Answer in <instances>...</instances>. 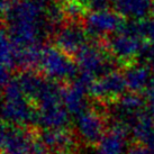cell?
<instances>
[{
	"instance_id": "cell-1",
	"label": "cell",
	"mask_w": 154,
	"mask_h": 154,
	"mask_svg": "<svg viewBox=\"0 0 154 154\" xmlns=\"http://www.w3.org/2000/svg\"><path fill=\"white\" fill-rule=\"evenodd\" d=\"M53 0H2L6 33L17 46L39 45L51 34L46 10Z\"/></svg>"
},
{
	"instance_id": "cell-2",
	"label": "cell",
	"mask_w": 154,
	"mask_h": 154,
	"mask_svg": "<svg viewBox=\"0 0 154 154\" xmlns=\"http://www.w3.org/2000/svg\"><path fill=\"white\" fill-rule=\"evenodd\" d=\"M2 119L7 124L25 127L37 125V107L24 94L17 79L11 78L4 86Z\"/></svg>"
},
{
	"instance_id": "cell-3",
	"label": "cell",
	"mask_w": 154,
	"mask_h": 154,
	"mask_svg": "<svg viewBox=\"0 0 154 154\" xmlns=\"http://www.w3.org/2000/svg\"><path fill=\"white\" fill-rule=\"evenodd\" d=\"M1 150L2 154H46L48 151L27 127L11 124L1 129Z\"/></svg>"
},
{
	"instance_id": "cell-4",
	"label": "cell",
	"mask_w": 154,
	"mask_h": 154,
	"mask_svg": "<svg viewBox=\"0 0 154 154\" xmlns=\"http://www.w3.org/2000/svg\"><path fill=\"white\" fill-rule=\"evenodd\" d=\"M38 68L47 79L56 82L75 80L79 71L78 65L73 62L70 55L57 46H46L42 48Z\"/></svg>"
},
{
	"instance_id": "cell-5",
	"label": "cell",
	"mask_w": 154,
	"mask_h": 154,
	"mask_svg": "<svg viewBox=\"0 0 154 154\" xmlns=\"http://www.w3.org/2000/svg\"><path fill=\"white\" fill-rule=\"evenodd\" d=\"M77 65L82 74L92 78L94 80L114 71L115 61L110 52L97 44H88L75 54Z\"/></svg>"
},
{
	"instance_id": "cell-6",
	"label": "cell",
	"mask_w": 154,
	"mask_h": 154,
	"mask_svg": "<svg viewBox=\"0 0 154 154\" xmlns=\"http://www.w3.org/2000/svg\"><path fill=\"white\" fill-rule=\"evenodd\" d=\"M143 41L144 39L141 36L129 32L123 26L122 29L112 34L108 39L107 48L114 59L120 63L127 64L136 57H140L142 50L145 46Z\"/></svg>"
},
{
	"instance_id": "cell-7",
	"label": "cell",
	"mask_w": 154,
	"mask_h": 154,
	"mask_svg": "<svg viewBox=\"0 0 154 154\" xmlns=\"http://www.w3.org/2000/svg\"><path fill=\"white\" fill-rule=\"evenodd\" d=\"M124 24L123 16L108 9L90 11L83 20L87 34L92 38L108 37L122 29Z\"/></svg>"
},
{
	"instance_id": "cell-8",
	"label": "cell",
	"mask_w": 154,
	"mask_h": 154,
	"mask_svg": "<svg viewBox=\"0 0 154 154\" xmlns=\"http://www.w3.org/2000/svg\"><path fill=\"white\" fill-rule=\"evenodd\" d=\"M74 126L78 137L87 145L98 144L106 134V119L98 109H86L75 116Z\"/></svg>"
},
{
	"instance_id": "cell-9",
	"label": "cell",
	"mask_w": 154,
	"mask_h": 154,
	"mask_svg": "<svg viewBox=\"0 0 154 154\" xmlns=\"http://www.w3.org/2000/svg\"><path fill=\"white\" fill-rule=\"evenodd\" d=\"M109 111L114 123L124 125L129 129L134 120L145 111V101L137 92L131 91L112 101Z\"/></svg>"
},
{
	"instance_id": "cell-10",
	"label": "cell",
	"mask_w": 154,
	"mask_h": 154,
	"mask_svg": "<svg viewBox=\"0 0 154 154\" xmlns=\"http://www.w3.org/2000/svg\"><path fill=\"white\" fill-rule=\"evenodd\" d=\"M87 34L85 26L78 20H72L61 26L55 32V45L69 55H75L87 44Z\"/></svg>"
},
{
	"instance_id": "cell-11",
	"label": "cell",
	"mask_w": 154,
	"mask_h": 154,
	"mask_svg": "<svg viewBox=\"0 0 154 154\" xmlns=\"http://www.w3.org/2000/svg\"><path fill=\"white\" fill-rule=\"evenodd\" d=\"M126 88L124 74L110 71L94 80L90 88V94L100 101H115L125 94Z\"/></svg>"
},
{
	"instance_id": "cell-12",
	"label": "cell",
	"mask_w": 154,
	"mask_h": 154,
	"mask_svg": "<svg viewBox=\"0 0 154 154\" xmlns=\"http://www.w3.org/2000/svg\"><path fill=\"white\" fill-rule=\"evenodd\" d=\"M37 125L46 128H66L70 123V112L65 108L63 99H55L36 105Z\"/></svg>"
},
{
	"instance_id": "cell-13",
	"label": "cell",
	"mask_w": 154,
	"mask_h": 154,
	"mask_svg": "<svg viewBox=\"0 0 154 154\" xmlns=\"http://www.w3.org/2000/svg\"><path fill=\"white\" fill-rule=\"evenodd\" d=\"M128 132L126 126L114 123L110 131L98 143L96 154H126Z\"/></svg>"
},
{
	"instance_id": "cell-14",
	"label": "cell",
	"mask_w": 154,
	"mask_h": 154,
	"mask_svg": "<svg viewBox=\"0 0 154 154\" xmlns=\"http://www.w3.org/2000/svg\"><path fill=\"white\" fill-rule=\"evenodd\" d=\"M41 141L48 151L66 153L77 146V140L66 128H46L41 134Z\"/></svg>"
},
{
	"instance_id": "cell-15",
	"label": "cell",
	"mask_w": 154,
	"mask_h": 154,
	"mask_svg": "<svg viewBox=\"0 0 154 154\" xmlns=\"http://www.w3.org/2000/svg\"><path fill=\"white\" fill-rule=\"evenodd\" d=\"M88 94H89V88L80 81H78L77 79L73 82L72 86L63 89L62 99L70 115L78 116L82 111L88 109V101H87Z\"/></svg>"
},
{
	"instance_id": "cell-16",
	"label": "cell",
	"mask_w": 154,
	"mask_h": 154,
	"mask_svg": "<svg viewBox=\"0 0 154 154\" xmlns=\"http://www.w3.org/2000/svg\"><path fill=\"white\" fill-rule=\"evenodd\" d=\"M112 5L120 16L131 20L147 18L154 8L153 0H112Z\"/></svg>"
},
{
	"instance_id": "cell-17",
	"label": "cell",
	"mask_w": 154,
	"mask_h": 154,
	"mask_svg": "<svg viewBox=\"0 0 154 154\" xmlns=\"http://www.w3.org/2000/svg\"><path fill=\"white\" fill-rule=\"evenodd\" d=\"M151 72V69L144 63L129 64L124 71L127 89L137 94L143 90H147L153 80Z\"/></svg>"
},
{
	"instance_id": "cell-18",
	"label": "cell",
	"mask_w": 154,
	"mask_h": 154,
	"mask_svg": "<svg viewBox=\"0 0 154 154\" xmlns=\"http://www.w3.org/2000/svg\"><path fill=\"white\" fill-rule=\"evenodd\" d=\"M129 132L136 142H141L149 147L151 153L154 154V122L147 110L143 111L141 115L134 120L129 127Z\"/></svg>"
},
{
	"instance_id": "cell-19",
	"label": "cell",
	"mask_w": 154,
	"mask_h": 154,
	"mask_svg": "<svg viewBox=\"0 0 154 154\" xmlns=\"http://www.w3.org/2000/svg\"><path fill=\"white\" fill-rule=\"evenodd\" d=\"M19 85L22 87L24 94L32 100L36 101L41 90L43 89L44 85L46 82V79L39 75L37 73L33 72L32 70H26L17 78Z\"/></svg>"
},
{
	"instance_id": "cell-20",
	"label": "cell",
	"mask_w": 154,
	"mask_h": 154,
	"mask_svg": "<svg viewBox=\"0 0 154 154\" xmlns=\"http://www.w3.org/2000/svg\"><path fill=\"white\" fill-rule=\"evenodd\" d=\"M1 68L8 70L16 69V44L9 38L6 30H2L1 34Z\"/></svg>"
},
{
	"instance_id": "cell-21",
	"label": "cell",
	"mask_w": 154,
	"mask_h": 154,
	"mask_svg": "<svg viewBox=\"0 0 154 154\" xmlns=\"http://www.w3.org/2000/svg\"><path fill=\"white\" fill-rule=\"evenodd\" d=\"M64 13L65 16H68L72 20H78L81 17L83 10H86L78 0H69L68 2L64 4Z\"/></svg>"
},
{
	"instance_id": "cell-22",
	"label": "cell",
	"mask_w": 154,
	"mask_h": 154,
	"mask_svg": "<svg viewBox=\"0 0 154 154\" xmlns=\"http://www.w3.org/2000/svg\"><path fill=\"white\" fill-rule=\"evenodd\" d=\"M80 4L85 7L86 10H103L108 9L109 5L112 2V0H78Z\"/></svg>"
},
{
	"instance_id": "cell-23",
	"label": "cell",
	"mask_w": 154,
	"mask_h": 154,
	"mask_svg": "<svg viewBox=\"0 0 154 154\" xmlns=\"http://www.w3.org/2000/svg\"><path fill=\"white\" fill-rule=\"evenodd\" d=\"M140 60L142 63H144L151 69V71L154 73V44L145 45L140 54Z\"/></svg>"
},
{
	"instance_id": "cell-24",
	"label": "cell",
	"mask_w": 154,
	"mask_h": 154,
	"mask_svg": "<svg viewBox=\"0 0 154 154\" xmlns=\"http://www.w3.org/2000/svg\"><path fill=\"white\" fill-rule=\"evenodd\" d=\"M126 154H152L151 151L149 150V147L144 145L141 142H136L132 145L127 147Z\"/></svg>"
},
{
	"instance_id": "cell-25",
	"label": "cell",
	"mask_w": 154,
	"mask_h": 154,
	"mask_svg": "<svg viewBox=\"0 0 154 154\" xmlns=\"http://www.w3.org/2000/svg\"><path fill=\"white\" fill-rule=\"evenodd\" d=\"M146 94H147V101H154V79L151 82L150 87L146 90Z\"/></svg>"
},
{
	"instance_id": "cell-26",
	"label": "cell",
	"mask_w": 154,
	"mask_h": 154,
	"mask_svg": "<svg viewBox=\"0 0 154 154\" xmlns=\"http://www.w3.org/2000/svg\"><path fill=\"white\" fill-rule=\"evenodd\" d=\"M147 112H149V115L151 116V118L152 120L154 122V101H149V105H147Z\"/></svg>"
},
{
	"instance_id": "cell-27",
	"label": "cell",
	"mask_w": 154,
	"mask_h": 154,
	"mask_svg": "<svg viewBox=\"0 0 154 154\" xmlns=\"http://www.w3.org/2000/svg\"><path fill=\"white\" fill-rule=\"evenodd\" d=\"M56 2H59V4H65V2H68L69 0H55Z\"/></svg>"
},
{
	"instance_id": "cell-28",
	"label": "cell",
	"mask_w": 154,
	"mask_h": 154,
	"mask_svg": "<svg viewBox=\"0 0 154 154\" xmlns=\"http://www.w3.org/2000/svg\"><path fill=\"white\" fill-rule=\"evenodd\" d=\"M61 154H73V153H71V152H66V153H61Z\"/></svg>"
}]
</instances>
